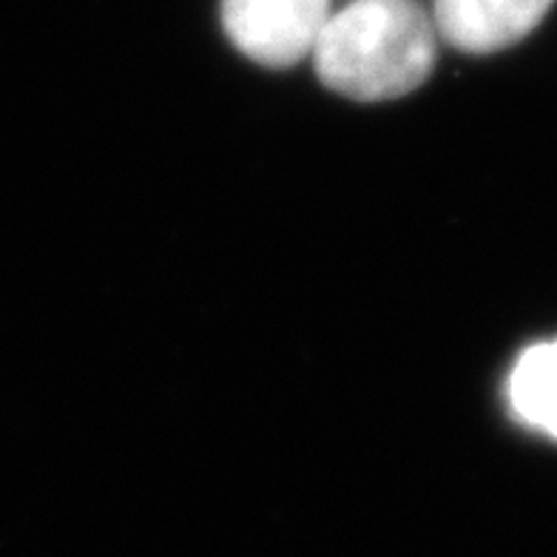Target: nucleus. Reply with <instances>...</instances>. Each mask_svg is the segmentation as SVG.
Returning a JSON list of instances; mask_svg holds the SVG:
<instances>
[{
  "mask_svg": "<svg viewBox=\"0 0 557 557\" xmlns=\"http://www.w3.org/2000/svg\"><path fill=\"white\" fill-rule=\"evenodd\" d=\"M310 54L331 91L382 103L410 95L433 74L438 29L412 0H352L327 17Z\"/></svg>",
  "mask_w": 557,
  "mask_h": 557,
  "instance_id": "f257e3e1",
  "label": "nucleus"
},
{
  "mask_svg": "<svg viewBox=\"0 0 557 557\" xmlns=\"http://www.w3.org/2000/svg\"><path fill=\"white\" fill-rule=\"evenodd\" d=\"M331 15V0H222L231 44L268 69L296 66L313 52Z\"/></svg>",
  "mask_w": 557,
  "mask_h": 557,
  "instance_id": "f03ea898",
  "label": "nucleus"
},
{
  "mask_svg": "<svg viewBox=\"0 0 557 557\" xmlns=\"http://www.w3.org/2000/svg\"><path fill=\"white\" fill-rule=\"evenodd\" d=\"M555 0H435L438 37L470 54L500 52L535 29Z\"/></svg>",
  "mask_w": 557,
  "mask_h": 557,
  "instance_id": "7ed1b4c3",
  "label": "nucleus"
},
{
  "mask_svg": "<svg viewBox=\"0 0 557 557\" xmlns=\"http://www.w3.org/2000/svg\"><path fill=\"white\" fill-rule=\"evenodd\" d=\"M506 396L523 424L557 438V338L521 352L509 373Z\"/></svg>",
  "mask_w": 557,
  "mask_h": 557,
  "instance_id": "20e7f679",
  "label": "nucleus"
}]
</instances>
